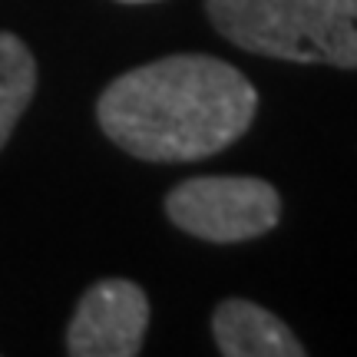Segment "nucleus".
I'll return each instance as SVG.
<instances>
[{"mask_svg":"<svg viewBox=\"0 0 357 357\" xmlns=\"http://www.w3.org/2000/svg\"><path fill=\"white\" fill-rule=\"evenodd\" d=\"M37 89V60L17 33L0 30V149L20 123Z\"/></svg>","mask_w":357,"mask_h":357,"instance_id":"6","label":"nucleus"},{"mask_svg":"<svg viewBox=\"0 0 357 357\" xmlns=\"http://www.w3.org/2000/svg\"><path fill=\"white\" fill-rule=\"evenodd\" d=\"M212 334L225 357H305V344L268 307L229 298L212 314Z\"/></svg>","mask_w":357,"mask_h":357,"instance_id":"5","label":"nucleus"},{"mask_svg":"<svg viewBox=\"0 0 357 357\" xmlns=\"http://www.w3.org/2000/svg\"><path fill=\"white\" fill-rule=\"evenodd\" d=\"M258 113L252 79L205 53H172L116 77L96 102L100 129L146 162H195L229 149Z\"/></svg>","mask_w":357,"mask_h":357,"instance_id":"1","label":"nucleus"},{"mask_svg":"<svg viewBox=\"0 0 357 357\" xmlns=\"http://www.w3.org/2000/svg\"><path fill=\"white\" fill-rule=\"evenodd\" d=\"M172 225L215 245L248 242L278 225L281 195L271 182L252 176H199L166 195Z\"/></svg>","mask_w":357,"mask_h":357,"instance_id":"3","label":"nucleus"},{"mask_svg":"<svg viewBox=\"0 0 357 357\" xmlns=\"http://www.w3.org/2000/svg\"><path fill=\"white\" fill-rule=\"evenodd\" d=\"M149 328V298L136 281H96L77 305L66 328L73 357H136Z\"/></svg>","mask_w":357,"mask_h":357,"instance_id":"4","label":"nucleus"},{"mask_svg":"<svg viewBox=\"0 0 357 357\" xmlns=\"http://www.w3.org/2000/svg\"><path fill=\"white\" fill-rule=\"evenodd\" d=\"M119 3H153V0H119Z\"/></svg>","mask_w":357,"mask_h":357,"instance_id":"7","label":"nucleus"},{"mask_svg":"<svg viewBox=\"0 0 357 357\" xmlns=\"http://www.w3.org/2000/svg\"><path fill=\"white\" fill-rule=\"evenodd\" d=\"M205 10L248 53L357 70V0H205Z\"/></svg>","mask_w":357,"mask_h":357,"instance_id":"2","label":"nucleus"}]
</instances>
